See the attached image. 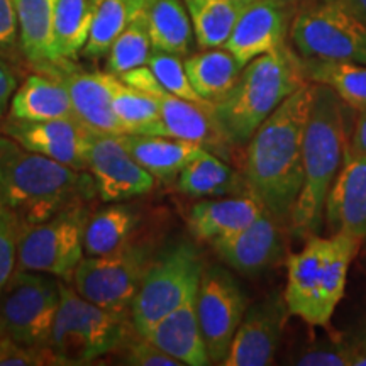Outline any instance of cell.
I'll list each match as a JSON object with an SVG mask.
<instances>
[{"instance_id": "44dd1931", "label": "cell", "mask_w": 366, "mask_h": 366, "mask_svg": "<svg viewBox=\"0 0 366 366\" xmlns=\"http://www.w3.org/2000/svg\"><path fill=\"white\" fill-rule=\"evenodd\" d=\"M264 212L267 209L251 192L222 199H202L192 205L189 227L197 239L210 244L212 241L249 226Z\"/></svg>"}, {"instance_id": "9c48e42d", "label": "cell", "mask_w": 366, "mask_h": 366, "mask_svg": "<svg viewBox=\"0 0 366 366\" xmlns=\"http://www.w3.org/2000/svg\"><path fill=\"white\" fill-rule=\"evenodd\" d=\"M89 204L68 207L36 224H21L17 268L54 274L71 282L84 259V236L89 221Z\"/></svg>"}, {"instance_id": "4316f807", "label": "cell", "mask_w": 366, "mask_h": 366, "mask_svg": "<svg viewBox=\"0 0 366 366\" xmlns=\"http://www.w3.org/2000/svg\"><path fill=\"white\" fill-rule=\"evenodd\" d=\"M144 12L153 49L177 56L190 53L194 27L183 0H146Z\"/></svg>"}, {"instance_id": "b9f144b4", "label": "cell", "mask_w": 366, "mask_h": 366, "mask_svg": "<svg viewBox=\"0 0 366 366\" xmlns=\"http://www.w3.org/2000/svg\"><path fill=\"white\" fill-rule=\"evenodd\" d=\"M17 90V76L12 68L0 58V116L7 111L11 105V99L14 92Z\"/></svg>"}, {"instance_id": "7bdbcfd3", "label": "cell", "mask_w": 366, "mask_h": 366, "mask_svg": "<svg viewBox=\"0 0 366 366\" xmlns=\"http://www.w3.org/2000/svg\"><path fill=\"white\" fill-rule=\"evenodd\" d=\"M347 151L366 157V109L358 112V117H356V122H355L353 136H351V139L347 141Z\"/></svg>"}, {"instance_id": "8d00e7d4", "label": "cell", "mask_w": 366, "mask_h": 366, "mask_svg": "<svg viewBox=\"0 0 366 366\" xmlns=\"http://www.w3.org/2000/svg\"><path fill=\"white\" fill-rule=\"evenodd\" d=\"M356 342H346L341 337H326L305 346L295 360L299 366H351Z\"/></svg>"}, {"instance_id": "ee69618b", "label": "cell", "mask_w": 366, "mask_h": 366, "mask_svg": "<svg viewBox=\"0 0 366 366\" xmlns=\"http://www.w3.org/2000/svg\"><path fill=\"white\" fill-rule=\"evenodd\" d=\"M351 366H366V336L361 341L356 342L355 358Z\"/></svg>"}, {"instance_id": "d6a6232c", "label": "cell", "mask_w": 366, "mask_h": 366, "mask_svg": "<svg viewBox=\"0 0 366 366\" xmlns=\"http://www.w3.org/2000/svg\"><path fill=\"white\" fill-rule=\"evenodd\" d=\"M111 89L114 112L126 134L167 136L159 105L153 95L126 85L114 73H111Z\"/></svg>"}, {"instance_id": "60d3db41", "label": "cell", "mask_w": 366, "mask_h": 366, "mask_svg": "<svg viewBox=\"0 0 366 366\" xmlns=\"http://www.w3.org/2000/svg\"><path fill=\"white\" fill-rule=\"evenodd\" d=\"M19 46V22L14 0H0V56H14Z\"/></svg>"}, {"instance_id": "4fadbf2b", "label": "cell", "mask_w": 366, "mask_h": 366, "mask_svg": "<svg viewBox=\"0 0 366 366\" xmlns=\"http://www.w3.org/2000/svg\"><path fill=\"white\" fill-rule=\"evenodd\" d=\"M97 195L104 202H124L149 194L157 178L131 157L121 136L94 132L89 148V168Z\"/></svg>"}, {"instance_id": "5b68a950", "label": "cell", "mask_w": 366, "mask_h": 366, "mask_svg": "<svg viewBox=\"0 0 366 366\" xmlns=\"http://www.w3.org/2000/svg\"><path fill=\"white\" fill-rule=\"evenodd\" d=\"M361 241L334 232L329 237L310 236L287 262V287L283 299L290 315L310 327H326L345 295L347 272Z\"/></svg>"}, {"instance_id": "f546056e", "label": "cell", "mask_w": 366, "mask_h": 366, "mask_svg": "<svg viewBox=\"0 0 366 366\" xmlns=\"http://www.w3.org/2000/svg\"><path fill=\"white\" fill-rule=\"evenodd\" d=\"M305 80L331 89L345 105L360 112L366 109V65L336 59L302 58Z\"/></svg>"}, {"instance_id": "d590c367", "label": "cell", "mask_w": 366, "mask_h": 366, "mask_svg": "<svg viewBox=\"0 0 366 366\" xmlns=\"http://www.w3.org/2000/svg\"><path fill=\"white\" fill-rule=\"evenodd\" d=\"M146 65L151 68V71L154 73V76H157L158 81L168 94L190 100V102L209 105L195 94L194 86H192L189 76H187L185 65H183L180 56L153 49Z\"/></svg>"}, {"instance_id": "1f68e13d", "label": "cell", "mask_w": 366, "mask_h": 366, "mask_svg": "<svg viewBox=\"0 0 366 366\" xmlns=\"http://www.w3.org/2000/svg\"><path fill=\"white\" fill-rule=\"evenodd\" d=\"M89 6L90 33L81 53L89 58H100L109 53L114 39L132 17L144 11L146 0H89Z\"/></svg>"}, {"instance_id": "9a60e30c", "label": "cell", "mask_w": 366, "mask_h": 366, "mask_svg": "<svg viewBox=\"0 0 366 366\" xmlns=\"http://www.w3.org/2000/svg\"><path fill=\"white\" fill-rule=\"evenodd\" d=\"M4 134L26 149L43 154L75 170L86 172L92 132L76 119L19 121L11 117L2 127Z\"/></svg>"}, {"instance_id": "4dcf8cb0", "label": "cell", "mask_w": 366, "mask_h": 366, "mask_svg": "<svg viewBox=\"0 0 366 366\" xmlns=\"http://www.w3.org/2000/svg\"><path fill=\"white\" fill-rule=\"evenodd\" d=\"M197 44L204 49L224 48L249 0H183Z\"/></svg>"}, {"instance_id": "e575fe53", "label": "cell", "mask_w": 366, "mask_h": 366, "mask_svg": "<svg viewBox=\"0 0 366 366\" xmlns=\"http://www.w3.org/2000/svg\"><path fill=\"white\" fill-rule=\"evenodd\" d=\"M153 51L149 38V26L146 12H137L129 21L122 33L114 39L109 49V73L122 75L132 68L143 66Z\"/></svg>"}, {"instance_id": "484cf974", "label": "cell", "mask_w": 366, "mask_h": 366, "mask_svg": "<svg viewBox=\"0 0 366 366\" xmlns=\"http://www.w3.org/2000/svg\"><path fill=\"white\" fill-rule=\"evenodd\" d=\"M183 65L195 94L209 105L226 97L244 68L226 48H210L192 54Z\"/></svg>"}, {"instance_id": "7402d4cb", "label": "cell", "mask_w": 366, "mask_h": 366, "mask_svg": "<svg viewBox=\"0 0 366 366\" xmlns=\"http://www.w3.org/2000/svg\"><path fill=\"white\" fill-rule=\"evenodd\" d=\"M153 97L159 105L167 136L190 141V143L204 146L209 151H224L226 146H232L222 134L214 117L212 105L190 102V100L168 94L167 90L158 92Z\"/></svg>"}, {"instance_id": "ffe728a7", "label": "cell", "mask_w": 366, "mask_h": 366, "mask_svg": "<svg viewBox=\"0 0 366 366\" xmlns=\"http://www.w3.org/2000/svg\"><path fill=\"white\" fill-rule=\"evenodd\" d=\"M146 340L187 366L210 365L199 317H197V294L182 302L175 310L154 322L144 334Z\"/></svg>"}, {"instance_id": "ac0fdd59", "label": "cell", "mask_w": 366, "mask_h": 366, "mask_svg": "<svg viewBox=\"0 0 366 366\" xmlns=\"http://www.w3.org/2000/svg\"><path fill=\"white\" fill-rule=\"evenodd\" d=\"M229 268L241 274H256L278 262L283 253L280 222L264 212L249 226L210 242Z\"/></svg>"}, {"instance_id": "f6af8a7d", "label": "cell", "mask_w": 366, "mask_h": 366, "mask_svg": "<svg viewBox=\"0 0 366 366\" xmlns=\"http://www.w3.org/2000/svg\"><path fill=\"white\" fill-rule=\"evenodd\" d=\"M341 2H345L356 16L366 22V0H341Z\"/></svg>"}, {"instance_id": "30bf717a", "label": "cell", "mask_w": 366, "mask_h": 366, "mask_svg": "<svg viewBox=\"0 0 366 366\" xmlns=\"http://www.w3.org/2000/svg\"><path fill=\"white\" fill-rule=\"evenodd\" d=\"M61 280L17 268L0 292V336L24 345H48L59 307Z\"/></svg>"}, {"instance_id": "836d02e7", "label": "cell", "mask_w": 366, "mask_h": 366, "mask_svg": "<svg viewBox=\"0 0 366 366\" xmlns=\"http://www.w3.org/2000/svg\"><path fill=\"white\" fill-rule=\"evenodd\" d=\"M89 33V0H58L53 22V61H75L84 51Z\"/></svg>"}, {"instance_id": "ba28073f", "label": "cell", "mask_w": 366, "mask_h": 366, "mask_svg": "<svg viewBox=\"0 0 366 366\" xmlns=\"http://www.w3.org/2000/svg\"><path fill=\"white\" fill-rule=\"evenodd\" d=\"M292 43L302 58L366 65V22L341 0H317L290 24Z\"/></svg>"}, {"instance_id": "8fae6325", "label": "cell", "mask_w": 366, "mask_h": 366, "mask_svg": "<svg viewBox=\"0 0 366 366\" xmlns=\"http://www.w3.org/2000/svg\"><path fill=\"white\" fill-rule=\"evenodd\" d=\"M149 242L132 239L121 249L104 256H85L71 283L84 299L105 309L129 310L146 272L153 263Z\"/></svg>"}, {"instance_id": "6da1fadb", "label": "cell", "mask_w": 366, "mask_h": 366, "mask_svg": "<svg viewBox=\"0 0 366 366\" xmlns=\"http://www.w3.org/2000/svg\"><path fill=\"white\" fill-rule=\"evenodd\" d=\"M315 84L305 81L256 129L246 144L242 175L267 212L280 224L290 222L300 194L305 127Z\"/></svg>"}, {"instance_id": "52a82bcc", "label": "cell", "mask_w": 366, "mask_h": 366, "mask_svg": "<svg viewBox=\"0 0 366 366\" xmlns=\"http://www.w3.org/2000/svg\"><path fill=\"white\" fill-rule=\"evenodd\" d=\"M204 268L202 254L190 242H178L154 256L131 305L132 326L137 334H144L197 294Z\"/></svg>"}, {"instance_id": "603a6c76", "label": "cell", "mask_w": 366, "mask_h": 366, "mask_svg": "<svg viewBox=\"0 0 366 366\" xmlns=\"http://www.w3.org/2000/svg\"><path fill=\"white\" fill-rule=\"evenodd\" d=\"M121 139L131 157L159 182L177 180L183 168L205 149L170 136L122 134Z\"/></svg>"}, {"instance_id": "ab89813d", "label": "cell", "mask_w": 366, "mask_h": 366, "mask_svg": "<svg viewBox=\"0 0 366 366\" xmlns=\"http://www.w3.org/2000/svg\"><path fill=\"white\" fill-rule=\"evenodd\" d=\"M112 355L119 356V363L131 366H183L137 332Z\"/></svg>"}, {"instance_id": "e0dca14e", "label": "cell", "mask_w": 366, "mask_h": 366, "mask_svg": "<svg viewBox=\"0 0 366 366\" xmlns=\"http://www.w3.org/2000/svg\"><path fill=\"white\" fill-rule=\"evenodd\" d=\"M285 0H249L224 44L241 66L283 44L287 34Z\"/></svg>"}, {"instance_id": "2e32d148", "label": "cell", "mask_w": 366, "mask_h": 366, "mask_svg": "<svg viewBox=\"0 0 366 366\" xmlns=\"http://www.w3.org/2000/svg\"><path fill=\"white\" fill-rule=\"evenodd\" d=\"M288 315L290 312H288L283 295H272L248 305L222 365H272L280 346Z\"/></svg>"}, {"instance_id": "5bb4252c", "label": "cell", "mask_w": 366, "mask_h": 366, "mask_svg": "<svg viewBox=\"0 0 366 366\" xmlns=\"http://www.w3.org/2000/svg\"><path fill=\"white\" fill-rule=\"evenodd\" d=\"M38 71L49 75L65 86L76 119L92 132L126 134L112 107L111 73L85 71L73 65L70 59H59L38 66Z\"/></svg>"}, {"instance_id": "3957f363", "label": "cell", "mask_w": 366, "mask_h": 366, "mask_svg": "<svg viewBox=\"0 0 366 366\" xmlns=\"http://www.w3.org/2000/svg\"><path fill=\"white\" fill-rule=\"evenodd\" d=\"M346 148L345 104L331 89L315 84L304 136V180L288 222L295 236H317L322 229L329 190L345 162Z\"/></svg>"}, {"instance_id": "bcb514c9", "label": "cell", "mask_w": 366, "mask_h": 366, "mask_svg": "<svg viewBox=\"0 0 366 366\" xmlns=\"http://www.w3.org/2000/svg\"><path fill=\"white\" fill-rule=\"evenodd\" d=\"M4 207V205H2V200H0V209H2Z\"/></svg>"}, {"instance_id": "83f0119b", "label": "cell", "mask_w": 366, "mask_h": 366, "mask_svg": "<svg viewBox=\"0 0 366 366\" xmlns=\"http://www.w3.org/2000/svg\"><path fill=\"white\" fill-rule=\"evenodd\" d=\"M139 214L131 205L112 202L86 221L84 236L85 256H104L121 249L134 239Z\"/></svg>"}, {"instance_id": "f1b7e54d", "label": "cell", "mask_w": 366, "mask_h": 366, "mask_svg": "<svg viewBox=\"0 0 366 366\" xmlns=\"http://www.w3.org/2000/svg\"><path fill=\"white\" fill-rule=\"evenodd\" d=\"M58 0H14L21 51L33 65L53 61V22Z\"/></svg>"}, {"instance_id": "d4e9b609", "label": "cell", "mask_w": 366, "mask_h": 366, "mask_svg": "<svg viewBox=\"0 0 366 366\" xmlns=\"http://www.w3.org/2000/svg\"><path fill=\"white\" fill-rule=\"evenodd\" d=\"M11 117L19 121L76 119L65 86L44 73L27 76L17 86L11 99Z\"/></svg>"}, {"instance_id": "f35d334b", "label": "cell", "mask_w": 366, "mask_h": 366, "mask_svg": "<svg viewBox=\"0 0 366 366\" xmlns=\"http://www.w3.org/2000/svg\"><path fill=\"white\" fill-rule=\"evenodd\" d=\"M19 231L21 222L16 214L6 207L0 209V292L17 268Z\"/></svg>"}, {"instance_id": "7a4b0ae2", "label": "cell", "mask_w": 366, "mask_h": 366, "mask_svg": "<svg viewBox=\"0 0 366 366\" xmlns=\"http://www.w3.org/2000/svg\"><path fill=\"white\" fill-rule=\"evenodd\" d=\"M97 195L89 172H80L0 136V200L21 224L43 222Z\"/></svg>"}, {"instance_id": "277c9868", "label": "cell", "mask_w": 366, "mask_h": 366, "mask_svg": "<svg viewBox=\"0 0 366 366\" xmlns=\"http://www.w3.org/2000/svg\"><path fill=\"white\" fill-rule=\"evenodd\" d=\"M305 81L302 58L285 43L251 59L231 92L212 105L222 134L232 146H246L256 129Z\"/></svg>"}, {"instance_id": "74e56055", "label": "cell", "mask_w": 366, "mask_h": 366, "mask_svg": "<svg viewBox=\"0 0 366 366\" xmlns=\"http://www.w3.org/2000/svg\"><path fill=\"white\" fill-rule=\"evenodd\" d=\"M0 366H63L48 345H24L0 336Z\"/></svg>"}, {"instance_id": "cb8c5ba5", "label": "cell", "mask_w": 366, "mask_h": 366, "mask_svg": "<svg viewBox=\"0 0 366 366\" xmlns=\"http://www.w3.org/2000/svg\"><path fill=\"white\" fill-rule=\"evenodd\" d=\"M177 185L182 194L194 199H217L249 192L244 175L209 149H204L183 168L177 178Z\"/></svg>"}, {"instance_id": "7c38bea8", "label": "cell", "mask_w": 366, "mask_h": 366, "mask_svg": "<svg viewBox=\"0 0 366 366\" xmlns=\"http://www.w3.org/2000/svg\"><path fill=\"white\" fill-rule=\"evenodd\" d=\"M246 309L248 299L229 269L205 267L197 290V317L210 363H224Z\"/></svg>"}, {"instance_id": "d6986e66", "label": "cell", "mask_w": 366, "mask_h": 366, "mask_svg": "<svg viewBox=\"0 0 366 366\" xmlns=\"http://www.w3.org/2000/svg\"><path fill=\"white\" fill-rule=\"evenodd\" d=\"M331 234L345 232L363 242L366 239V157L346 148L342 167L334 178L324 212Z\"/></svg>"}, {"instance_id": "8992f818", "label": "cell", "mask_w": 366, "mask_h": 366, "mask_svg": "<svg viewBox=\"0 0 366 366\" xmlns=\"http://www.w3.org/2000/svg\"><path fill=\"white\" fill-rule=\"evenodd\" d=\"M61 297L48 346L63 365H90L112 355L137 332L129 310L105 309L61 280Z\"/></svg>"}]
</instances>
